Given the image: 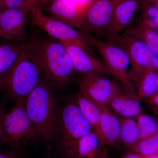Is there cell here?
Returning a JSON list of instances; mask_svg holds the SVG:
<instances>
[{
    "instance_id": "cell-1",
    "label": "cell",
    "mask_w": 158,
    "mask_h": 158,
    "mask_svg": "<svg viewBox=\"0 0 158 158\" xmlns=\"http://www.w3.org/2000/svg\"><path fill=\"white\" fill-rule=\"evenodd\" d=\"M23 45L26 53L37 65L43 81L55 90L70 84L75 71L62 43L49 37H31Z\"/></svg>"
},
{
    "instance_id": "cell-2",
    "label": "cell",
    "mask_w": 158,
    "mask_h": 158,
    "mask_svg": "<svg viewBox=\"0 0 158 158\" xmlns=\"http://www.w3.org/2000/svg\"><path fill=\"white\" fill-rule=\"evenodd\" d=\"M55 90L41 79L27 97L25 106L40 141H57L60 109Z\"/></svg>"
},
{
    "instance_id": "cell-3",
    "label": "cell",
    "mask_w": 158,
    "mask_h": 158,
    "mask_svg": "<svg viewBox=\"0 0 158 158\" xmlns=\"http://www.w3.org/2000/svg\"><path fill=\"white\" fill-rule=\"evenodd\" d=\"M41 79L37 65L26 53L23 47L14 65L2 75L0 85L5 99L15 103L26 100Z\"/></svg>"
},
{
    "instance_id": "cell-4",
    "label": "cell",
    "mask_w": 158,
    "mask_h": 158,
    "mask_svg": "<svg viewBox=\"0 0 158 158\" xmlns=\"http://www.w3.org/2000/svg\"><path fill=\"white\" fill-rule=\"evenodd\" d=\"M93 131L74 99L60 109L57 141L63 154L73 158L79 141Z\"/></svg>"
},
{
    "instance_id": "cell-5",
    "label": "cell",
    "mask_w": 158,
    "mask_h": 158,
    "mask_svg": "<svg viewBox=\"0 0 158 158\" xmlns=\"http://www.w3.org/2000/svg\"><path fill=\"white\" fill-rule=\"evenodd\" d=\"M26 100L14 103L3 118L2 135L4 143L14 149L23 144L40 141L34 126L26 111Z\"/></svg>"
},
{
    "instance_id": "cell-6",
    "label": "cell",
    "mask_w": 158,
    "mask_h": 158,
    "mask_svg": "<svg viewBox=\"0 0 158 158\" xmlns=\"http://www.w3.org/2000/svg\"><path fill=\"white\" fill-rule=\"evenodd\" d=\"M29 17L34 26L45 32L52 39L61 43L75 44L91 52V47L93 46L88 34L46 15L43 13L39 4L31 8Z\"/></svg>"
},
{
    "instance_id": "cell-7",
    "label": "cell",
    "mask_w": 158,
    "mask_h": 158,
    "mask_svg": "<svg viewBox=\"0 0 158 158\" xmlns=\"http://www.w3.org/2000/svg\"><path fill=\"white\" fill-rule=\"evenodd\" d=\"M124 50L131 62V79L148 70L158 72V57L145 43L127 29L118 36L110 40Z\"/></svg>"
},
{
    "instance_id": "cell-8",
    "label": "cell",
    "mask_w": 158,
    "mask_h": 158,
    "mask_svg": "<svg viewBox=\"0 0 158 158\" xmlns=\"http://www.w3.org/2000/svg\"><path fill=\"white\" fill-rule=\"evenodd\" d=\"M90 43L102 60L108 73L130 90L132 89L130 74L131 62L124 50L110 40L103 41L88 34Z\"/></svg>"
},
{
    "instance_id": "cell-9",
    "label": "cell",
    "mask_w": 158,
    "mask_h": 158,
    "mask_svg": "<svg viewBox=\"0 0 158 158\" xmlns=\"http://www.w3.org/2000/svg\"><path fill=\"white\" fill-rule=\"evenodd\" d=\"M114 6L110 0H92L82 12L81 31L86 34L103 33L110 25Z\"/></svg>"
},
{
    "instance_id": "cell-10",
    "label": "cell",
    "mask_w": 158,
    "mask_h": 158,
    "mask_svg": "<svg viewBox=\"0 0 158 158\" xmlns=\"http://www.w3.org/2000/svg\"><path fill=\"white\" fill-rule=\"evenodd\" d=\"M97 73L81 74L77 80L78 91L98 103L107 105L121 91L115 82Z\"/></svg>"
},
{
    "instance_id": "cell-11",
    "label": "cell",
    "mask_w": 158,
    "mask_h": 158,
    "mask_svg": "<svg viewBox=\"0 0 158 158\" xmlns=\"http://www.w3.org/2000/svg\"><path fill=\"white\" fill-rule=\"evenodd\" d=\"M30 9L19 8L1 11L0 37L19 44L27 42L28 37L26 26Z\"/></svg>"
},
{
    "instance_id": "cell-12",
    "label": "cell",
    "mask_w": 158,
    "mask_h": 158,
    "mask_svg": "<svg viewBox=\"0 0 158 158\" xmlns=\"http://www.w3.org/2000/svg\"><path fill=\"white\" fill-rule=\"evenodd\" d=\"M142 0H123L116 5L105 35L110 40L122 34L131 22Z\"/></svg>"
},
{
    "instance_id": "cell-13",
    "label": "cell",
    "mask_w": 158,
    "mask_h": 158,
    "mask_svg": "<svg viewBox=\"0 0 158 158\" xmlns=\"http://www.w3.org/2000/svg\"><path fill=\"white\" fill-rule=\"evenodd\" d=\"M97 103L100 109V119L98 128L94 132L103 146H116L119 144L120 122L107 105Z\"/></svg>"
},
{
    "instance_id": "cell-14",
    "label": "cell",
    "mask_w": 158,
    "mask_h": 158,
    "mask_svg": "<svg viewBox=\"0 0 158 158\" xmlns=\"http://www.w3.org/2000/svg\"><path fill=\"white\" fill-rule=\"evenodd\" d=\"M71 59L74 69L81 74H106L107 71L102 62L91 56V53L75 44L62 43Z\"/></svg>"
},
{
    "instance_id": "cell-15",
    "label": "cell",
    "mask_w": 158,
    "mask_h": 158,
    "mask_svg": "<svg viewBox=\"0 0 158 158\" xmlns=\"http://www.w3.org/2000/svg\"><path fill=\"white\" fill-rule=\"evenodd\" d=\"M83 11L72 0H52L49 6L51 17L80 31Z\"/></svg>"
},
{
    "instance_id": "cell-16",
    "label": "cell",
    "mask_w": 158,
    "mask_h": 158,
    "mask_svg": "<svg viewBox=\"0 0 158 158\" xmlns=\"http://www.w3.org/2000/svg\"><path fill=\"white\" fill-rule=\"evenodd\" d=\"M108 106L123 118H136L143 113L140 100L135 95L121 91L116 94L109 102Z\"/></svg>"
},
{
    "instance_id": "cell-17",
    "label": "cell",
    "mask_w": 158,
    "mask_h": 158,
    "mask_svg": "<svg viewBox=\"0 0 158 158\" xmlns=\"http://www.w3.org/2000/svg\"><path fill=\"white\" fill-rule=\"evenodd\" d=\"M158 72L153 70L145 71L134 79L136 83V96L139 100L147 99L158 92L157 85Z\"/></svg>"
},
{
    "instance_id": "cell-18",
    "label": "cell",
    "mask_w": 158,
    "mask_h": 158,
    "mask_svg": "<svg viewBox=\"0 0 158 158\" xmlns=\"http://www.w3.org/2000/svg\"><path fill=\"white\" fill-rule=\"evenodd\" d=\"M74 98L79 109L93 128L94 131H96L98 127L101 114L98 104L79 91Z\"/></svg>"
},
{
    "instance_id": "cell-19",
    "label": "cell",
    "mask_w": 158,
    "mask_h": 158,
    "mask_svg": "<svg viewBox=\"0 0 158 158\" xmlns=\"http://www.w3.org/2000/svg\"><path fill=\"white\" fill-rule=\"evenodd\" d=\"M102 144L94 131L79 141L73 158H97Z\"/></svg>"
},
{
    "instance_id": "cell-20",
    "label": "cell",
    "mask_w": 158,
    "mask_h": 158,
    "mask_svg": "<svg viewBox=\"0 0 158 158\" xmlns=\"http://www.w3.org/2000/svg\"><path fill=\"white\" fill-rule=\"evenodd\" d=\"M23 44L11 42L0 46V74L6 73L14 65L23 49Z\"/></svg>"
},
{
    "instance_id": "cell-21",
    "label": "cell",
    "mask_w": 158,
    "mask_h": 158,
    "mask_svg": "<svg viewBox=\"0 0 158 158\" xmlns=\"http://www.w3.org/2000/svg\"><path fill=\"white\" fill-rule=\"evenodd\" d=\"M119 122L120 141L125 145L133 147L141 140L136 120L134 118L122 117Z\"/></svg>"
},
{
    "instance_id": "cell-22",
    "label": "cell",
    "mask_w": 158,
    "mask_h": 158,
    "mask_svg": "<svg viewBox=\"0 0 158 158\" xmlns=\"http://www.w3.org/2000/svg\"><path fill=\"white\" fill-rule=\"evenodd\" d=\"M128 29L143 40L150 49L158 57V32L140 23L135 27Z\"/></svg>"
},
{
    "instance_id": "cell-23",
    "label": "cell",
    "mask_w": 158,
    "mask_h": 158,
    "mask_svg": "<svg viewBox=\"0 0 158 158\" xmlns=\"http://www.w3.org/2000/svg\"><path fill=\"white\" fill-rule=\"evenodd\" d=\"M139 23L148 28L158 32V8L142 0Z\"/></svg>"
},
{
    "instance_id": "cell-24",
    "label": "cell",
    "mask_w": 158,
    "mask_h": 158,
    "mask_svg": "<svg viewBox=\"0 0 158 158\" xmlns=\"http://www.w3.org/2000/svg\"><path fill=\"white\" fill-rule=\"evenodd\" d=\"M136 118L141 140L148 138L158 131V119L153 116L143 113Z\"/></svg>"
},
{
    "instance_id": "cell-25",
    "label": "cell",
    "mask_w": 158,
    "mask_h": 158,
    "mask_svg": "<svg viewBox=\"0 0 158 158\" xmlns=\"http://www.w3.org/2000/svg\"><path fill=\"white\" fill-rule=\"evenodd\" d=\"M131 148L134 152L142 156L157 154L158 153V131L148 138L140 140Z\"/></svg>"
},
{
    "instance_id": "cell-26",
    "label": "cell",
    "mask_w": 158,
    "mask_h": 158,
    "mask_svg": "<svg viewBox=\"0 0 158 158\" xmlns=\"http://www.w3.org/2000/svg\"><path fill=\"white\" fill-rule=\"evenodd\" d=\"M0 8H2L3 10L19 8L31 9L26 0H0Z\"/></svg>"
},
{
    "instance_id": "cell-27",
    "label": "cell",
    "mask_w": 158,
    "mask_h": 158,
    "mask_svg": "<svg viewBox=\"0 0 158 158\" xmlns=\"http://www.w3.org/2000/svg\"><path fill=\"white\" fill-rule=\"evenodd\" d=\"M147 101L152 110L158 116V92L147 99Z\"/></svg>"
},
{
    "instance_id": "cell-28",
    "label": "cell",
    "mask_w": 158,
    "mask_h": 158,
    "mask_svg": "<svg viewBox=\"0 0 158 158\" xmlns=\"http://www.w3.org/2000/svg\"><path fill=\"white\" fill-rule=\"evenodd\" d=\"M6 110L2 105L0 103V144L4 143L2 135L3 118L6 114Z\"/></svg>"
},
{
    "instance_id": "cell-29",
    "label": "cell",
    "mask_w": 158,
    "mask_h": 158,
    "mask_svg": "<svg viewBox=\"0 0 158 158\" xmlns=\"http://www.w3.org/2000/svg\"><path fill=\"white\" fill-rule=\"evenodd\" d=\"M97 158H110L106 146L102 145Z\"/></svg>"
},
{
    "instance_id": "cell-30",
    "label": "cell",
    "mask_w": 158,
    "mask_h": 158,
    "mask_svg": "<svg viewBox=\"0 0 158 158\" xmlns=\"http://www.w3.org/2000/svg\"><path fill=\"white\" fill-rule=\"evenodd\" d=\"M122 158H143V157L142 155L133 151L131 152L127 153L123 156Z\"/></svg>"
},
{
    "instance_id": "cell-31",
    "label": "cell",
    "mask_w": 158,
    "mask_h": 158,
    "mask_svg": "<svg viewBox=\"0 0 158 158\" xmlns=\"http://www.w3.org/2000/svg\"><path fill=\"white\" fill-rule=\"evenodd\" d=\"M0 158H19L14 153H0Z\"/></svg>"
},
{
    "instance_id": "cell-32",
    "label": "cell",
    "mask_w": 158,
    "mask_h": 158,
    "mask_svg": "<svg viewBox=\"0 0 158 158\" xmlns=\"http://www.w3.org/2000/svg\"><path fill=\"white\" fill-rule=\"evenodd\" d=\"M26 1L29 7L31 9L33 6L39 5V3L41 2L42 0H26Z\"/></svg>"
},
{
    "instance_id": "cell-33",
    "label": "cell",
    "mask_w": 158,
    "mask_h": 158,
    "mask_svg": "<svg viewBox=\"0 0 158 158\" xmlns=\"http://www.w3.org/2000/svg\"><path fill=\"white\" fill-rule=\"evenodd\" d=\"M146 1L158 8V0H146Z\"/></svg>"
},
{
    "instance_id": "cell-34",
    "label": "cell",
    "mask_w": 158,
    "mask_h": 158,
    "mask_svg": "<svg viewBox=\"0 0 158 158\" xmlns=\"http://www.w3.org/2000/svg\"><path fill=\"white\" fill-rule=\"evenodd\" d=\"M143 156V158H158V156L157 154L153 155Z\"/></svg>"
},
{
    "instance_id": "cell-35",
    "label": "cell",
    "mask_w": 158,
    "mask_h": 158,
    "mask_svg": "<svg viewBox=\"0 0 158 158\" xmlns=\"http://www.w3.org/2000/svg\"><path fill=\"white\" fill-rule=\"evenodd\" d=\"M122 1H123V0H115V1H114V2L113 3V5H114V8L116 7L117 4H118V3L120 2H122Z\"/></svg>"
},
{
    "instance_id": "cell-36",
    "label": "cell",
    "mask_w": 158,
    "mask_h": 158,
    "mask_svg": "<svg viewBox=\"0 0 158 158\" xmlns=\"http://www.w3.org/2000/svg\"><path fill=\"white\" fill-rule=\"evenodd\" d=\"M157 88L158 90V72L157 73Z\"/></svg>"
},
{
    "instance_id": "cell-37",
    "label": "cell",
    "mask_w": 158,
    "mask_h": 158,
    "mask_svg": "<svg viewBox=\"0 0 158 158\" xmlns=\"http://www.w3.org/2000/svg\"><path fill=\"white\" fill-rule=\"evenodd\" d=\"M110 1H112V2H114V1H115V0H110Z\"/></svg>"
},
{
    "instance_id": "cell-38",
    "label": "cell",
    "mask_w": 158,
    "mask_h": 158,
    "mask_svg": "<svg viewBox=\"0 0 158 158\" xmlns=\"http://www.w3.org/2000/svg\"><path fill=\"white\" fill-rule=\"evenodd\" d=\"M1 10H0V15H1Z\"/></svg>"
},
{
    "instance_id": "cell-39",
    "label": "cell",
    "mask_w": 158,
    "mask_h": 158,
    "mask_svg": "<svg viewBox=\"0 0 158 158\" xmlns=\"http://www.w3.org/2000/svg\"><path fill=\"white\" fill-rule=\"evenodd\" d=\"M157 155L158 156V153L157 154Z\"/></svg>"
}]
</instances>
